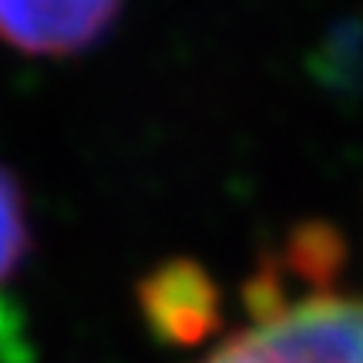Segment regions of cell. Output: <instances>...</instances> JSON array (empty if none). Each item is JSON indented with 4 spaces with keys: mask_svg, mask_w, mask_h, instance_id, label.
Here are the masks:
<instances>
[{
    "mask_svg": "<svg viewBox=\"0 0 363 363\" xmlns=\"http://www.w3.org/2000/svg\"><path fill=\"white\" fill-rule=\"evenodd\" d=\"M343 239L296 225L242 283L246 323L199 363H363V299L337 286Z\"/></svg>",
    "mask_w": 363,
    "mask_h": 363,
    "instance_id": "6da1fadb",
    "label": "cell"
},
{
    "mask_svg": "<svg viewBox=\"0 0 363 363\" xmlns=\"http://www.w3.org/2000/svg\"><path fill=\"white\" fill-rule=\"evenodd\" d=\"M125 0H0V40L30 57H71L111 30Z\"/></svg>",
    "mask_w": 363,
    "mask_h": 363,
    "instance_id": "7a4b0ae2",
    "label": "cell"
},
{
    "mask_svg": "<svg viewBox=\"0 0 363 363\" xmlns=\"http://www.w3.org/2000/svg\"><path fill=\"white\" fill-rule=\"evenodd\" d=\"M138 306L152 337L172 347H195L222 323L219 286L192 259L158 262L138 283Z\"/></svg>",
    "mask_w": 363,
    "mask_h": 363,
    "instance_id": "3957f363",
    "label": "cell"
},
{
    "mask_svg": "<svg viewBox=\"0 0 363 363\" xmlns=\"http://www.w3.org/2000/svg\"><path fill=\"white\" fill-rule=\"evenodd\" d=\"M30 252V222L21 182L0 165V286L13 279Z\"/></svg>",
    "mask_w": 363,
    "mask_h": 363,
    "instance_id": "277c9868",
    "label": "cell"
},
{
    "mask_svg": "<svg viewBox=\"0 0 363 363\" xmlns=\"http://www.w3.org/2000/svg\"><path fill=\"white\" fill-rule=\"evenodd\" d=\"M27 357L24 320L7 299H0V363H27Z\"/></svg>",
    "mask_w": 363,
    "mask_h": 363,
    "instance_id": "5b68a950",
    "label": "cell"
}]
</instances>
